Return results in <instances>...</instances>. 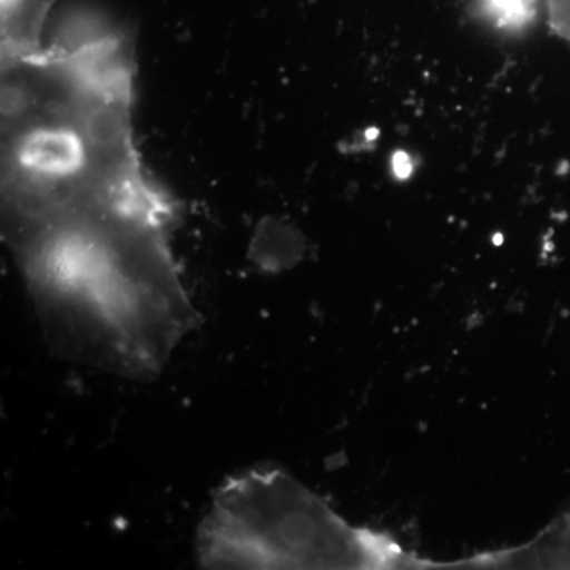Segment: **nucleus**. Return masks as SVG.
I'll return each instance as SVG.
<instances>
[{"label":"nucleus","mask_w":570,"mask_h":570,"mask_svg":"<svg viewBox=\"0 0 570 570\" xmlns=\"http://www.w3.org/2000/svg\"><path fill=\"white\" fill-rule=\"evenodd\" d=\"M132 85L69 75L2 111V230L58 346L132 377L160 373L197 324L175 209L142 175Z\"/></svg>","instance_id":"1"},{"label":"nucleus","mask_w":570,"mask_h":570,"mask_svg":"<svg viewBox=\"0 0 570 570\" xmlns=\"http://www.w3.org/2000/svg\"><path fill=\"white\" fill-rule=\"evenodd\" d=\"M206 569H366L397 562L384 539L344 523L279 471L228 479L198 528Z\"/></svg>","instance_id":"2"},{"label":"nucleus","mask_w":570,"mask_h":570,"mask_svg":"<svg viewBox=\"0 0 570 570\" xmlns=\"http://www.w3.org/2000/svg\"><path fill=\"white\" fill-rule=\"evenodd\" d=\"M55 2L56 0H2V62L20 61L43 50L41 33Z\"/></svg>","instance_id":"3"},{"label":"nucleus","mask_w":570,"mask_h":570,"mask_svg":"<svg viewBox=\"0 0 570 570\" xmlns=\"http://www.w3.org/2000/svg\"><path fill=\"white\" fill-rule=\"evenodd\" d=\"M487 14L502 29H520L535 13V0H483Z\"/></svg>","instance_id":"4"},{"label":"nucleus","mask_w":570,"mask_h":570,"mask_svg":"<svg viewBox=\"0 0 570 570\" xmlns=\"http://www.w3.org/2000/svg\"><path fill=\"white\" fill-rule=\"evenodd\" d=\"M549 21L558 36L570 40V0H549Z\"/></svg>","instance_id":"5"}]
</instances>
